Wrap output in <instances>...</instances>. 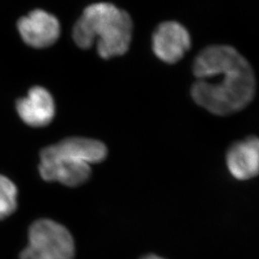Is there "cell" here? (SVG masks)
I'll return each mask as SVG.
<instances>
[{
    "instance_id": "7",
    "label": "cell",
    "mask_w": 259,
    "mask_h": 259,
    "mask_svg": "<svg viewBox=\"0 0 259 259\" xmlns=\"http://www.w3.org/2000/svg\"><path fill=\"white\" fill-rule=\"evenodd\" d=\"M18 27L23 40L37 48L51 46L60 35L58 19L44 10H35L21 18Z\"/></svg>"
},
{
    "instance_id": "1",
    "label": "cell",
    "mask_w": 259,
    "mask_h": 259,
    "mask_svg": "<svg viewBox=\"0 0 259 259\" xmlns=\"http://www.w3.org/2000/svg\"><path fill=\"white\" fill-rule=\"evenodd\" d=\"M195 82L191 97L214 115L243 111L256 93V77L250 62L235 47L213 45L196 56L192 65Z\"/></svg>"
},
{
    "instance_id": "4",
    "label": "cell",
    "mask_w": 259,
    "mask_h": 259,
    "mask_svg": "<svg viewBox=\"0 0 259 259\" xmlns=\"http://www.w3.org/2000/svg\"><path fill=\"white\" fill-rule=\"evenodd\" d=\"M28 239L19 259H74V239L60 223L38 219L30 226Z\"/></svg>"
},
{
    "instance_id": "9",
    "label": "cell",
    "mask_w": 259,
    "mask_h": 259,
    "mask_svg": "<svg viewBox=\"0 0 259 259\" xmlns=\"http://www.w3.org/2000/svg\"><path fill=\"white\" fill-rule=\"evenodd\" d=\"M18 193L17 185L0 174V220L8 218L17 210Z\"/></svg>"
},
{
    "instance_id": "10",
    "label": "cell",
    "mask_w": 259,
    "mask_h": 259,
    "mask_svg": "<svg viewBox=\"0 0 259 259\" xmlns=\"http://www.w3.org/2000/svg\"><path fill=\"white\" fill-rule=\"evenodd\" d=\"M139 259H166L158 254H155V253H148V254H145L143 255L142 257H140Z\"/></svg>"
},
{
    "instance_id": "6",
    "label": "cell",
    "mask_w": 259,
    "mask_h": 259,
    "mask_svg": "<svg viewBox=\"0 0 259 259\" xmlns=\"http://www.w3.org/2000/svg\"><path fill=\"white\" fill-rule=\"evenodd\" d=\"M230 174L238 181H249L259 175V138L249 136L233 142L226 154Z\"/></svg>"
},
{
    "instance_id": "3",
    "label": "cell",
    "mask_w": 259,
    "mask_h": 259,
    "mask_svg": "<svg viewBox=\"0 0 259 259\" xmlns=\"http://www.w3.org/2000/svg\"><path fill=\"white\" fill-rule=\"evenodd\" d=\"M133 30V20L126 11L102 2L84 9L73 28V38L82 48H90L97 38L98 54L110 59L128 51Z\"/></svg>"
},
{
    "instance_id": "5",
    "label": "cell",
    "mask_w": 259,
    "mask_h": 259,
    "mask_svg": "<svg viewBox=\"0 0 259 259\" xmlns=\"http://www.w3.org/2000/svg\"><path fill=\"white\" fill-rule=\"evenodd\" d=\"M188 29L175 20L159 23L152 36V49L161 62L168 65L179 63L191 48Z\"/></svg>"
},
{
    "instance_id": "8",
    "label": "cell",
    "mask_w": 259,
    "mask_h": 259,
    "mask_svg": "<svg viewBox=\"0 0 259 259\" xmlns=\"http://www.w3.org/2000/svg\"><path fill=\"white\" fill-rule=\"evenodd\" d=\"M19 116L29 126L44 127L55 115V104L51 94L45 88L35 87L30 90L27 97L17 103Z\"/></svg>"
},
{
    "instance_id": "2",
    "label": "cell",
    "mask_w": 259,
    "mask_h": 259,
    "mask_svg": "<svg viewBox=\"0 0 259 259\" xmlns=\"http://www.w3.org/2000/svg\"><path fill=\"white\" fill-rule=\"evenodd\" d=\"M108 156L106 145L96 139L69 138L41 150L38 172L50 183L68 187L85 184L92 176V165Z\"/></svg>"
}]
</instances>
